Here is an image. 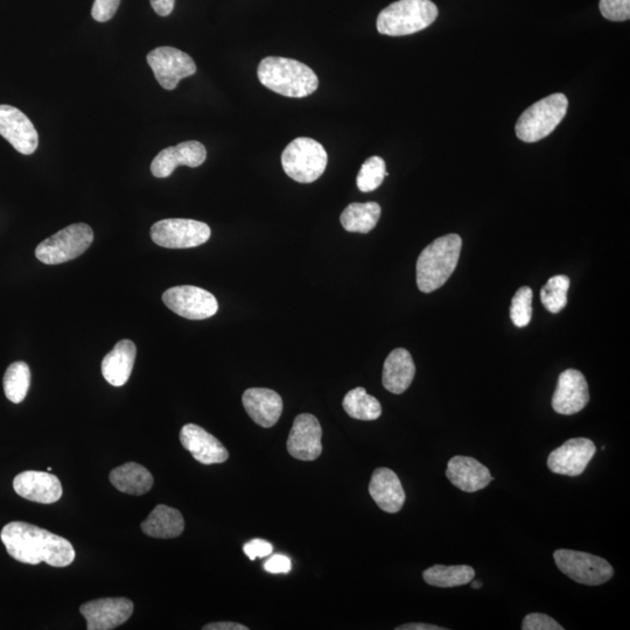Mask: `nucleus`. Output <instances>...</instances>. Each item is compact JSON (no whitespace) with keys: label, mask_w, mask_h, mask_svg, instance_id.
Returning a JSON list of instances; mask_svg holds the SVG:
<instances>
[{"label":"nucleus","mask_w":630,"mask_h":630,"mask_svg":"<svg viewBox=\"0 0 630 630\" xmlns=\"http://www.w3.org/2000/svg\"><path fill=\"white\" fill-rule=\"evenodd\" d=\"M9 555L20 563L38 565L45 562L66 567L74 562L75 550L66 538L26 522L6 524L0 534Z\"/></svg>","instance_id":"obj_1"},{"label":"nucleus","mask_w":630,"mask_h":630,"mask_svg":"<svg viewBox=\"0 0 630 630\" xmlns=\"http://www.w3.org/2000/svg\"><path fill=\"white\" fill-rule=\"evenodd\" d=\"M257 75L264 87L291 98L310 96L319 87L318 76L305 63L280 56L263 59Z\"/></svg>","instance_id":"obj_2"},{"label":"nucleus","mask_w":630,"mask_h":630,"mask_svg":"<svg viewBox=\"0 0 630 630\" xmlns=\"http://www.w3.org/2000/svg\"><path fill=\"white\" fill-rule=\"evenodd\" d=\"M462 240L457 234L437 238L423 250L417 261V285L424 293H431L451 278L459 263Z\"/></svg>","instance_id":"obj_3"},{"label":"nucleus","mask_w":630,"mask_h":630,"mask_svg":"<svg viewBox=\"0 0 630 630\" xmlns=\"http://www.w3.org/2000/svg\"><path fill=\"white\" fill-rule=\"evenodd\" d=\"M438 17L431 0H398L378 14L377 31L390 37H403L425 30Z\"/></svg>","instance_id":"obj_4"},{"label":"nucleus","mask_w":630,"mask_h":630,"mask_svg":"<svg viewBox=\"0 0 630 630\" xmlns=\"http://www.w3.org/2000/svg\"><path fill=\"white\" fill-rule=\"evenodd\" d=\"M569 101L564 94H553L532 104L516 123V136L524 143H536L551 135L563 121Z\"/></svg>","instance_id":"obj_5"},{"label":"nucleus","mask_w":630,"mask_h":630,"mask_svg":"<svg viewBox=\"0 0 630 630\" xmlns=\"http://www.w3.org/2000/svg\"><path fill=\"white\" fill-rule=\"evenodd\" d=\"M328 163L325 147L307 137L294 139L282 154L284 171L300 184H311L324 174Z\"/></svg>","instance_id":"obj_6"},{"label":"nucleus","mask_w":630,"mask_h":630,"mask_svg":"<svg viewBox=\"0 0 630 630\" xmlns=\"http://www.w3.org/2000/svg\"><path fill=\"white\" fill-rule=\"evenodd\" d=\"M93 241V229L88 224L75 223L42 241L35 256L48 265L66 263L84 254Z\"/></svg>","instance_id":"obj_7"},{"label":"nucleus","mask_w":630,"mask_h":630,"mask_svg":"<svg viewBox=\"0 0 630 630\" xmlns=\"http://www.w3.org/2000/svg\"><path fill=\"white\" fill-rule=\"evenodd\" d=\"M553 558L560 572L579 584L598 586L614 576L613 566L591 553L559 549L553 553Z\"/></svg>","instance_id":"obj_8"},{"label":"nucleus","mask_w":630,"mask_h":630,"mask_svg":"<svg viewBox=\"0 0 630 630\" xmlns=\"http://www.w3.org/2000/svg\"><path fill=\"white\" fill-rule=\"evenodd\" d=\"M212 235L208 224L188 219H167L154 223L152 241L167 249H189L205 244Z\"/></svg>","instance_id":"obj_9"},{"label":"nucleus","mask_w":630,"mask_h":630,"mask_svg":"<svg viewBox=\"0 0 630 630\" xmlns=\"http://www.w3.org/2000/svg\"><path fill=\"white\" fill-rule=\"evenodd\" d=\"M163 301L175 314L189 320L212 318L219 311L213 294L196 286L171 287L163 294Z\"/></svg>","instance_id":"obj_10"},{"label":"nucleus","mask_w":630,"mask_h":630,"mask_svg":"<svg viewBox=\"0 0 630 630\" xmlns=\"http://www.w3.org/2000/svg\"><path fill=\"white\" fill-rule=\"evenodd\" d=\"M147 63L160 86L174 90L185 77L196 73L194 60L185 52L173 47H159L147 55Z\"/></svg>","instance_id":"obj_11"},{"label":"nucleus","mask_w":630,"mask_h":630,"mask_svg":"<svg viewBox=\"0 0 630 630\" xmlns=\"http://www.w3.org/2000/svg\"><path fill=\"white\" fill-rule=\"evenodd\" d=\"M0 136L25 156L38 149L39 135L30 118L11 105H0Z\"/></svg>","instance_id":"obj_12"},{"label":"nucleus","mask_w":630,"mask_h":630,"mask_svg":"<svg viewBox=\"0 0 630 630\" xmlns=\"http://www.w3.org/2000/svg\"><path fill=\"white\" fill-rule=\"evenodd\" d=\"M597 452L592 440L574 438L552 451L548 458V467L552 473L565 476H579Z\"/></svg>","instance_id":"obj_13"},{"label":"nucleus","mask_w":630,"mask_h":630,"mask_svg":"<svg viewBox=\"0 0 630 630\" xmlns=\"http://www.w3.org/2000/svg\"><path fill=\"white\" fill-rule=\"evenodd\" d=\"M133 602L126 598H105L89 601L80 607L88 630H110L131 618Z\"/></svg>","instance_id":"obj_14"},{"label":"nucleus","mask_w":630,"mask_h":630,"mask_svg":"<svg viewBox=\"0 0 630 630\" xmlns=\"http://www.w3.org/2000/svg\"><path fill=\"white\" fill-rule=\"evenodd\" d=\"M322 429L317 417L303 413L294 419L287 439V451L301 461L317 460L322 453Z\"/></svg>","instance_id":"obj_15"},{"label":"nucleus","mask_w":630,"mask_h":630,"mask_svg":"<svg viewBox=\"0 0 630 630\" xmlns=\"http://www.w3.org/2000/svg\"><path fill=\"white\" fill-rule=\"evenodd\" d=\"M590 402L586 378L579 370L567 369L559 375L552 397V408L559 415L570 416L585 409Z\"/></svg>","instance_id":"obj_16"},{"label":"nucleus","mask_w":630,"mask_h":630,"mask_svg":"<svg viewBox=\"0 0 630 630\" xmlns=\"http://www.w3.org/2000/svg\"><path fill=\"white\" fill-rule=\"evenodd\" d=\"M207 159V150L200 142L189 140L167 147L152 161L151 172L156 178H168L179 166L199 167Z\"/></svg>","instance_id":"obj_17"},{"label":"nucleus","mask_w":630,"mask_h":630,"mask_svg":"<svg viewBox=\"0 0 630 630\" xmlns=\"http://www.w3.org/2000/svg\"><path fill=\"white\" fill-rule=\"evenodd\" d=\"M180 441L185 450L202 465L223 464L229 458L227 448L221 441L199 425L187 424L182 427Z\"/></svg>","instance_id":"obj_18"},{"label":"nucleus","mask_w":630,"mask_h":630,"mask_svg":"<svg viewBox=\"0 0 630 630\" xmlns=\"http://www.w3.org/2000/svg\"><path fill=\"white\" fill-rule=\"evenodd\" d=\"M13 488L24 499L41 504L58 502L63 493L58 476L37 471L18 474L13 480Z\"/></svg>","instance_id":"obj_19"},{"label":"nucleus","mask_w":630,"mask_h":630,"mask_svg":"<svg viewBox=\"0 0 630 630\" xmlns=\"http://www.w3.org/2000/svg\"><path fill=\"white\" fill-rule=\"evenodd\" d=\"M446 476L453 486L466 493L479 492L493 481V476L485 465L462 455H455L448 461Z\"/></svg>","instance_id":"obj_20"},{"label":"nucleus","mask_w":630,"mask_h":630,"mask_svg":"<svg viewBox=\"0 0 630 630\" xmlns=\"http://www.w3.org/2000/svg\"><path fill=\"white\" fill-rule=\"evenodd\" d=\"M242 402L249 417L264 429L275 426L282 416L283 399L271 389L251 388L245 390Z\"/></svg>","instance_id":"obj_21"},{"label":"nucleus","mask_w":630,"mask_h":630,"mask_svg":"<svg viewBox=\"0 0 630 630\" xmlns=\"http://www.w3.org/2000/svg\"><path fill=\"white\" fill-rule=\"evenodd\" d=\"M369 493L385 513L396 514L405 502V492L397 474L389 468H377L371 476Z\"/></svg>","instance_id":"obj_22"},{"label":"nucleus","mask_w":630,"mask_h":630,"mask_svg":"<svg viewBox=\"0 0 630 630\" xmlns=\"http://www.w3.org/2000/svg\"><path fill=\"white\" fill-rule=\"evenodd\" d=\"M416 375V366L411 354L404 348H397L384 362L382 383L391 394L401 395L410 388Z\"/></svg>","instance_id":"obj_23"},{"label":"nucleus","mask_w":630,"mask_h":630,"mask_svg":"<svg viewBox=\"0 0 630 630\" xmlns=\"http://www.w3.org/2000/svg\"><path fill=\"white\" fill-rule=\"evenodd\" d=\"M137 348L131 340H122L116 343L114 349L105 355L102 361V374L105 381L122 387L132 374L135 366Z\"/></svg>","instance_id":"obj_24"},{"label":"nucleus","mask_w":630,"mask_h":630,"mask_svg":"<svg viewBox=\"0 0 630 630\" xmlns=\"http://www.w3.org/2000/svg\"><path fill=\"white\" fill-rule=\"evenodd\" d=\"M142 530L153 538H177L185 530V520L178 509L159 504L142 523Z\"/></svg>","instance_id":"obj_25"},{"label":"nucleus","mask_w":630,"mask_h":630,"mask_svg":"<svg viewBox=\"0 0 630 630\" xmlns=\"http://www.w3.org/2000/svg\"><path fill=\"white\" fill-rule=\"evenodd\" d=\"M109 479L119 492L129 495H144L153 486V476L149 469L136 462H128L112 469Z\"/></svg>","instance_id":"obj_26"},{"label":"nucleus","mask_w":630,"mask_h":630,"mask_svg":"<svg viewBox=\"0 0 630 630\" xmlns=\"http://www.w3.org/2000/svg\"><path fill=\"white\" fill-rule=\"evenodd\" d=\"M381 214V206L376 202H355L343 210L340 220L349 233L368 234L376 227Z\"/></svg>","instance_id":"obj_27"},{"label":"nucleus","mask_w":630,"mask_h":630,"mask_svg":"<svg viewBox=\"0 0 630 630\" xmlns=\"http://www.w3.org/2000/svg\"><path fill=\"white\" fill-rule=\"evenodd\" d=\"M426 584L440 588L467 585L475 578L473 567L468 565H434L423 573Z\"/></svg>","instance_id":"obj_28"},{"label":"nucleus","mask_w":630,"mask_h":630,"mask_svg":"<svg viewBox=\"0 0 630 630\" xmlns=\"http://www.w3.org/2000/svg\"><path fill=\"white\" fill-rule=\"evenodd\" d=\"M343 409L349 417L364 422H371L382 415V406L374 396L368 395L364 388H355L350 390L343 398Z\"/></svg>","instance_id":"obj_29"},{"label":"nucleus","mask_w":630,"mask_h":630,"mask_svg":"<svg viewBox=\"0 0 630 630\" xmlns=\"http://www.w3.org/2000/svg\"><path fill=\"white\" fill-rule=\"evenodd\" d=\"M31 385V370L25 362H14L4 376V391L12 403H21L26 398Z\"/></svg>","instance_id":"obj_30"},{"label":"nucleus","mask_w":630,"mask_h":630,"mask_svg":"<svg viewBox=\"0 0 630 630\" xmlns=\"http://www.w3.org/2000/svg\"><path fill=\"white\" fill-rule=\"evenodd\" d=\"M570 284V278L563 275L553 276L548 280L541 291V300L546 310L553 314L564 310Z\"/></svg>","instance_id":"obj_31"},{"label":"nucleus","mask_w":630,"mask_h":630,"mask_svg":"<svg viewBox=\"0 0 630 630\" xmlns=\"http://www.w3.org/2000/svg\"><path fill=\"white\" fill-rule=\"evenodd\" d=\"M388 172L385 168V161L381 157H370L361 167L359 175H357L356 184L363 193L374 192L375 189L382 185Z\"/></svg>","instance_id":"obj_32"},{"label":"nucleus","mask_w":630,"mask_h":630,"mask_svg":"<svg viewBox=\"0 0 630 630\" xmlns=\"http://www.w3.org/2000/svg\"><path fill=\"white\" fill-rule=\"evenodd\" d=\"M532 298L534 293L529 286H523L515 293L510 306V318L518 327H527L532 318Z\"/></svg>","instance_id":"obj_33"},{"label":"nucleus","mask_w":630,"mask_h":630,"mask_svg":"<svg viewBox=\"0 0 630 630\" xmlns=\"http://www.w3.org/2000/svg\"><path fill=\"white\" fill-rule=\"evenodd\" d=\"M600 12L611 21H626L630 18V0H600Z\"/></svg>","instance_id":"obj_34"},{"label":"nucleus","mask_w":630,"mask_h":630,"mask_svg":"<svg viewBox=\"0 0 630 630\" xmlns=\"http://www.w3.org/2000/svg\"><path fill=\"white\" fill-rule=\"evenodd\" d=\"M523 630H564L555 619L542 613H532L525 616L522 623Z\"/></svg>","instance_id":"obj_35"},{"label":"nucleus","mask_w":630,"mask_h":630,"mask_svg":"<svg viewBox=\"0 0 630 630\" xmlns=\"http://www.w3.org/2000/svg\"><path fill=\"white\" fill-rule=\"evenodd\" d=\"M119 4H121V0H95L91 16L98 23H107V21L114 18Z\"/></svg>","instance_id":"obj_36"},{"label":"nucleus","mask_w":630,"mask_h":630,"mask_svg":"<svg viewBox=\"0 0 630 630\" xmlns=\"http://www.w3.org/2000/svg\"><path fill=\"white\" fill-rule=\"evenodd\" d=\"M272 550V545L269 542L263 541V539H252V541L243 546V551L250 560H255L258 557H268L271 555Z\"/></svg>","instance_id":"obj_37"},{"label":"nucleus","mask_w":630,"mask_h":630,"mask_svg":"<svg viewBox=\"0 0 630 630\" xmlns=\"http://www.w3.org/2000/svg\"><path fill=\"white\" fill-rule=\"evenodd\" d=\"M291 560L283 555L271 557L264 564L265 570L270 573H289L291 571Z\"/></svg>","instance_id":"obj_38"},{"label":"nucleus","mask_w":630,"mask_h":630,"mask_svg":"<svg viewBox=\"0 0 630 630\" xmlns=\"http://www.w3.org/2000/svg\"><path fill=\"white\" fill-rule=\"evenodd\" d=\"M175 0H151L154 12L160 17L170 16L174 9Z\"/></svg>","instance_id":"obj_39"},{"label":"nucleus","mask_w":630,"mask_h":630,"mask_svg":"<svg viewBox=\"0 0 630 630\" xmlns=\"http://www.w3.org/2000/svg\"><path fill=\"white\" fill-rule=\"evenodd\" d=\"M248 627L235 622H214L203 627V630H248Z\"/></svg>","instance_id":"obj_40"},{"label":"nucleus","mask_w":630,"mask_h":630,"mask_svg":"<svg viewBox=\"0 0 630 630\" xmlns=\"http://www.w3.org/2000/svg\"><path fill=\"white\" fill-rule=\"evenodd\" d=\"M447 628L426 625V623H408V625L399 626L396 630H446Z\"/></svg>","instance_id":"obj_41"},{"label":"nucleus","mask_w":630,"mask_h":630,"mask_svg":"<svg viewBox=\"0 0 630 630\" xmlns=\"http://www.w3.org/2000/svg\"><path fill=\"white\" fill-rule=\"evenodd\" d=\"M471 583H472V587L475 588V590H479V588L482 587L481 581L472 580Z\"/></svg>","instance_id":"obj_42"}]
</instances>
